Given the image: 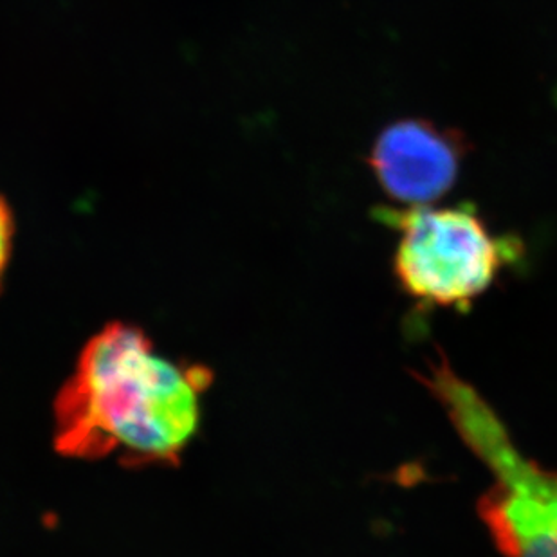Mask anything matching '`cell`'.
<instances>
[{
	"label": "cell",
	"instance_id": "obj_3",
	"mask_svg": "<svg viewBox=\"0 0 557 557\" xmlns=\"http://www.w3.org/2000/svg\"><path fill=\"white\" fill-rule=\"evenodd\" d=\"M377 216L399 232L394 257L399 284L428 304L469 306L516 257V243L493 235L471 205L383 208Z\"/></svg>",
	"mask_w": 557,
	"mask_h": 557
},
{
	"label": "cell",
	"instance_id": "obj_5",
	"mask_svg": "<svg viewBox=\"0 0 557 557\" xmlns=\"http://www.w3.org/2000/svg\"><path fill=\"white\" fill-rule=\"evenodd\" d=\"M13 237H15V222H13L10 206L0 197V287H2L5 269L10 265Z\"/></svg>",
	"mask_w": 557,
	"mask_h": 557
},
{
	"label": "cell",
	"instance_id": "obj_4",
	"mask_svg": "<svg viewBox=\"0 0 557 557\" xmlns=\"http://www.w3.org/2000/svg\"><path fill=\"white\" fill-rule=\"evenodd\" d=\"M468 153L462 132L422 117H406L379 132L369 164L389 199L403 206H424L457 185Z\"/></svg>",
	"mask_w": 557,
	"mask_h": 557
},
{
	"label": "cell",
	"instance_id": "obj_1",
	"mask_svg": "<svg viewBox=\"0 0 557 557\" xmlns=\"http://www.w3.org/2000/svg\"><path fill=\"white\" fill-rule=\"evenodd\" d=\"M213 375L159 352L139 326L112 321L85 343L54 399V449L126 468L174 466L199 432Z\"/></svg>",
	"mask_w": 557,
	"mask_h": 557
},
{
	"label": "cell",
	"instance_id": "obj_2",
	"mask_svg": "<svg viewBox=\"0 0 557 557\" xmlns=\"http://www.w3.org/2000/svg\"><path fill=\"white\" fill-rule=\"evenodd\" d=\"M421 381L493 473L479 515L496 547L507 557H557V473L521 455L487 400L449 364H433Z\"/></svg>",
	"mask_w": 557,
	"mask_h": 557
}]
</instances>
